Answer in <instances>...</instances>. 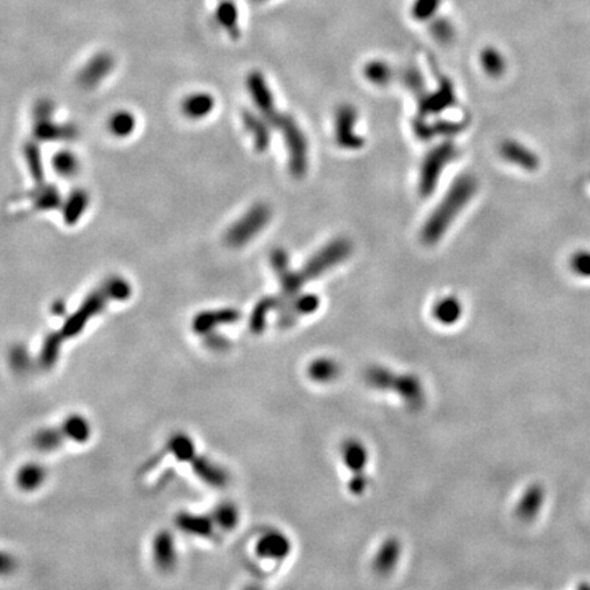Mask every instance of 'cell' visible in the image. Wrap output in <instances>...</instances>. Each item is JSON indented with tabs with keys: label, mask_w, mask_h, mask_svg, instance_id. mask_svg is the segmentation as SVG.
<instances>
[{
	"label": "cell",
	"mask_w": 590,
	"mask_h": 590,
	"mask_svg": "<svg viewBox=\"0 0 590 590\" xmlns=\"http://www.w3.org/2000/svg\"><path fill=\"white\" fill-rule=\"evenodd\" d=\"M129 295H130V286L122 279H114L105 284L103 288L91 294L84 301V304L78 307V310L74 312L63 323L59 332H52L44 339L41 352H40V364L47 369L52 368L56 364L62 345L66 340H70L71 338L79 335L85 328L86 323L94 316L103 312L107 302L123 301L129 298Z\"/></svg>",
	"instance_id": "1"
},
{
	"label": "cell",
	"mask_w": 590,
	"mask_h": 590,
	"mask_svg": "<svg viewBox=\"0 0 590 590\" xmlns=\"http://www.w3.org/2000/svg\"><path fill=\"white\" fill-rule=\"evenodd\" d=\"M475 190L477 182L472 175H462L451 185L442 203L426 220L421 231V239L425 245H435L442 239L458 213L472 200Z\"/></svg>",
	"instance_id": "2"
},
{
	"label": "cell",
	"mask_w": 590,
	"mask_h": 590,
	"mask_svg": "<svg viewBox=\"0 0 590 590\" xmlns=\"http://www.w3.org/2000/svg\"><path fill=\"white\" fill-rule=\"evenodd\" d=\"M276 127L281 129L283 134L286 148L288 152L290 172L294 178H302L307 174L309 165V148L302 129L298 126L295 119L287 114L281 117Z\"/></svg>",
	"instance_id": "3"
},
{
	"label": "cell",
	"mask_w": 590,
	"mask_h": 590,
	"mask_svg": "<svg viewBox=\"0 0 590 590\" xmlns=\"http://www.w3.org/2000/svg\"><path fill=\"white\" fill-rule=\"evenodd\" d=\"M458 156V148L451 141L442 142L435 146L428 155L421 165L418 190L423 197L430 195L437 188L442 172L452 160Z\"/></svg>",
	"instance_id": "4"
},
{
	"label": "cell",
	"mask_w": 590,
	"mask_h": 590,
	"mask_svg": "<svg viewBox=\"0 0 590 590\" xmlns=\"http://www.w3.org/2000/svg\"><path fill=\"white\" fill-rule=\"evenodd\" d=\"M271 208L267 204H256L236 222L226 234V241L230 246L239 248L249 243L255 236H259L271 220Z\"/></svg>",
	"instance_id": "5"
},
{
	"label": "cell",
	"mask_w": 590,
	"mask_h": 590,
	"mask_svg": "<svg viewBox=\"0 0 590 590\" xmlns=\"http://www.w3.org/2000/svg\"><path fill=\"white\" fill-rule=\"evenodd\" d=\"M353 246L352 242L346 238H336L321 248L310 260L307 261L305 268L301 271L304 278L309 281L320 276L327 269L346 260L352 255Z\"/></svg>",
	"instance_id": "6"
},
{
	"label": "cell",
	"mask_w": 590,
	"mask_h": 590,
	"mask_svg": "<svg viewBox=\"0 0 590 590\" xmlns=\"http://www.w3.org/2000/svg\"><path fill=\"white\" fill-rule=\"evenodd\" d=\"M248 88L253 97V101L260 111L261 117L265 119L271 126H278L282 114L276 111L275 100L271 94V89L264 78V75L259 71H253L248 77Z\"/></svg>",
	"instance_id": "7"
},
{
	"label": "cell",
	"mask_w": 590,
	"mask_h": 590,
	"mask_svg": "<svg viewBox=\"0 0 590 590\" xmlns=\"http://www.w3.org/2000/svg\"><path fill=\"white\" fill-rule=\"evenodd\" d=\"M357 110L350 104H343L335 114V140L343 149L357 150L364 146V139L355 133Z\"/></svg>",
	"instance_id": "8"
},
{
	"label": "cell",
	"mask_w": 590,
	"mask_h": 590,
	"mask_svg": "<svg viewBox=\"0 0 590 590\" xmlns=\"http://www.w3.org/2000/svg\"><path fill=\"white\" fill-rule=\"evenodd\" d=\"M455 100L456 97L451 81L447 78H443L440 79L439 88L435 92L425 94L418 98L420 117L428 118L430 115H437L452 107L455 104Z\"/></svg>",
	"instance_id": "9"
},
{
	"label": "cell",
	"mask_w": 590,
	"mask_h": 590,
	"mask_svg": "<svg viewBox=\"0 0 590 590\" xmlns=\"http://www.w3.org/2000/svg\"><path fill=\"white\" fill-rule=\"evenodd\" d=\"M152 556L155 565L160 571L168 572L174 570L178 555L175 548V540L168 530H162L155 536L152 543Z\"/></svg>",
	"instance_id": "10"
},
{
	"label": "cell",
	"mask_w": 590,
	"mask_h": 590,
	"mask_svg": "<svg viewBox=\"0 0 590 590\" xmlns=\"http://www.w3.org/2000/svg\"><path fill=\"white\" fill-rule=\"evenodd\" d=\"M546 499V492L543 484L536 482L532 484L520 499L518 507H517V515L520 520H536L544 507Z\"/></svg>",
	"instance_id": "11"
},
{
	"label": "cell",
	"mask_w": 590,
	"mask_h": 590,
	"mask_svg": "<svg viewBox=\"0 0 590 590\" xmlns=\"http://www.w3.org/2000/svg\"><path fill=\"white\" fill-rule=\"evenodd\" d=\"M271 262L272 267L275 268V271L278 272L281 281H282V286L283 290L287 294H293L295 291H298L304 282L307 281L302 275V272H293L290 271L288 267V256L283 249H276L274 250L272 256H271Z\"/></svg>",
	"instance_id": "12"
},
{
	"label": "cell",
	"mask_w": 590,
	"mask_h": 590,
	"mask_svg": "<svg viewBox=\"0 0 590 590\" xmlns=\"http://www.w3.org/2000/svg\"><path fill=\"white\" fill-rule=\"evenodd\" d=\"M59 429H60L66 442H74V443L88 442L89 437H91V433H92V428H91L89 421L79 414H72L70 417H68L59 425Z\"/></svg>",
	"instance_id": "13"
},
{
	"label": "cell",
	"mask_w": 590,
	"mask_h": 590,
	"mask_svg": "<svg viewBox=\"0 0 590 590\" xmlns=\"http://www.w3.org/2000/svg\"><path fill=\"white\" fill-rule=\"evenodd\" d=\"M243 123L250 136L253 137L255 146L257 150L264 152L268 149L271 142V133H269V123L253 113L245 111L243 113Z\"/></svg>",
	"instance_id": "14"
},
{
	"label": "cell",
	"mask_w": 590,
	"mask_h": 590,
	"mask_svg": "<svg viewBox=\"0 0 590 590\" xmlns=\"http://www.w3.org/2000/svg\"><path fill=\"white\" fill-rule=\"evenodd\" d=\"M46 478H47V470L41 465L34 463V462L21 466L15 475L17 485L25 492L39 489L46 482Z\"/></svg>",
	"instance_id": "15"
},
{
	"label": "cell",
	"mask_w": 590,
	"mask_h": 590,
	"mask_svg": "<svg viewBox=\"0 0 590 590\" xmlns=\"http://www.w3.org/2000/svg\"><path fill=\"white\" fill-rule=\"evenodd\" d=\"M236 319V310L231 309H223V310H213V312H204L198 314L193 321V331L197 333H205L212 330L214 324L229 323L234 321Z\"/></svg>",
	"instance_id": "16"
},
{
	"label": "cell",
	"mask_w": 590,
	"mask_h": 590,
	"mask_svg": "<svg viewBox=\"0 0 590 590\" xmlns=\"http://www.w3.org/2000/svg\"><path fill=\"white\" fill-rule=\"evenodd\" d=\"M177 526L189 534L210 537L212 533V522L201 515H193L189 513H181L177 515Z\"/></svg>",
	"instance_id": "17"
},
{
	"label": "cell",
	"mask_w": 590,
	"mask_h": 590,
	"mask_svg": "<svg viewBox=\"0 0 590 590\" xmlns=\"http://www.w3.org/2000/svg\"><path fill=\"white\" fill-rule=\"evenodd\" d=\"M216 20L222 27H224L231 37L239 36V13L238 7L231 0H222L216 8Z\"/></svg>",
	"instance_id": "18"
},
{
	"label": "cell",
	"mask_w": 590,
	"mask_h": 590,
	"mask_svg": "<svg viewBox=\"0 0 590 590\" xmlns=\"http://www.w3.org/2000/svg\"><path fill=\"white\" fill-rule=\"evenodd\" d=\"M214 100L208 94H195L184 101L182 110L191 119H201L212 113Z\"/></svg>",
	"instance_id": "19"
},
{
	"label": "cell",
	"mask_w": 590,
	"mask_h": 590,
	"mask_svg": "<svg viewBox=\"0 0 590 590\" xmlns=\"http://www.w3.org/2000/svg\"><path fill=\"white\" fill-rule=\"evenodd\" d=\"M480 62H481L482 70L485 71L492 78L501 77L507 69L506 58L503 56V53L500 51H497L494 47L482 49V52L480 55Z\"/></svg>",
	"instance_id": "20"
},
{
	"label": "cell",
	"mask_w": 590,
	"mask_h": 590,
	"mask_svg": "<svg viewBox=\"0 0 590 590\" xmlns=\"http://www.w3.org/2000/svg\"><path fill=\"white\" fill-rule=\"evenodd\" d=\"M500 153H501V156L506 160H508L511 163H515L517 165H520L523 168L534 167V156H533V153H530L526 148H523L518 142H504L501 145V148H500Z\"/></svg>",
	"instance_id": "21"
},
{
	"label": "cell",
	"mask_w": 590,
	"mask_h": 590,
	"mask_svg": "<svg viewBox=\"0 0 590 590\" xmlns=\"http://www.w3.org/2000/svg\"><path fill=\"white\" fill-rule=\"evenodd\" d=\"M190 465H191V469L203 481L211 485H222L224 482L223 473L220 472V469H217L208 459L195 455L190 461Z\"/></svg>",
	"instance_id": "22"
},
{
	"label": "cell",
	"mask_w": 590,
	"mask_h": 590,
	"mask_svg": "<svg viewBox=\"0 0 590 590\" xmlns=\"http://www.w3.org/2000/svg\"><path fill=\"white\" fill-rule=\"evenodd\" d=\"M65 442L66 440H65L59 426L58 428L41 429L34 435V439H33V443H34L36 449L39 451H43V452L55 451V449L62 447V444Z\"/></svg>",
	"instance_id": "23"
},
{
	"label": "cell",
	"mask_w": 590,
	"mask_h": 590,
	"mask_svg": "<svg viewBox=\"0 0 590 590\" xmlns=\"http://www.w3.org/2000/svg\"><path fill=\"white\" fill-rule=\"evenodd\" d=\"M167 449L178 461H184V462H186V461L190 462L197 455L195 451H194V444H193L191 439L185 433L174 435L167 444Z\"/></svg>",
	"instance_id": "24"
},
{
	"label": "cell",
	"mask_w": 590,
	"mask_h": 590,
	"mask_svg": "<svg viewBox=\"0 0 590 590\" xmlns=\"http://www.w3.org/2000/svg\"><path fill=\"white\" fill-rule=\"evenodd\" d=\"M364 74L366 77V79L375 85L383 86L390 84V81L392 79L394 71L390 68L388 63L383 62V60H372L369 63H366L365 69H364Z\"/></svg>",
	"instance_id": "25"
},
{
	"label": "cell",
	"mask_w": 590,
	"mask_h": 590,
	"mask_svg": "<svg viewBox=\"0 0 590 590\" xmlns=\"http://www.w3.org/2000/svg\"><path fill=\"white\" fill-rule=\"evenodd\" d=\"M111 66H113L111 59L107 55H100L95 59H92L89 66L82 71V79L85 81L86 85L96 84L97 81L104 78V75L110 71Z\"/></svg>",
	"instance_id": "26"
},
{
	"label": "cell",
	"mask_w": 590,
	"mask_h": 590,
	"mask_svg": "<svg viewBox=\"0 0 590 590\" xmlns=\"http://www.w3.org/2000/svg\"><path fill=\"white\" fill-rule=\"evenodd\" d=\"M443 0H413L411 15L418 23H428L435 18Z\"/></svg>",
	"instance_id": "27"
},
{
	"label": "cell",
	"mask_w": 590,
	"mask_h": 590,
	"mask_svg": "<svg viewBox=\"0 0 590 590\" xmlns=\"http://www.w3.org/2000/svg\"><path fill=\"white\" fill-rule=\"evenodd\" d=\"M402 82L417 98L425 95L424 77L417 68H414V66L406 68L404 71L402 72Z\"/></svg>",
	"instance_id": "28"
},
{
	"label": "cell",
	"mask_w": 590,
	"mask_h": 590,
	"mask_svg": "<svg viewBox=\"0 0 590 590\" xmlns=\"http://www.w3.org/2000/svg\"><path fill=\"white\" fill-rule=\"evenodd\" d=\"M430 34L440 44H449L455 39V27L447 18L437 17L430 23Z\"/></svg>",
	"instance_id": "29"
},
{
	"label": "cell",
	"mask_w": 590,
	"mask_h": 590,
	"mask_svg": "<svg viewBox=\"0 0 590 590\" xmlns=\"http://www.w3.org/2000/svg\"><path fill=\"white\" fill-rule=\"evenodd\" d=\"M568 265L575 276L582 279H590V250H577L570 257Z\"/></svg>",
	"instance_id": "30"
},
{
	"label": "cell",
	"mask_w": 590,
	"mask_h": 590,
	"mask_svg": "<svg viewBox=\"0 0 590 590\" xmlns=\"http://www.w3.org/2000/svg\"><path fill=\"white\" fill-rule=\"evenodd\" d=\"M134 126H136V119L126 111L115 114L110 120V129L118 137H126L132 134L134 130Z\"/></svg>",
	"instance_id": "31"
},
{
	"label": "cell",
	"mask_w": 590,
	"mask_h": 590,
	"mask_svg": "<svg viewBox=\"0 0 590 590\" xmlns=\"http://www.w3.org/2000/svg\"><path fill=\"white\" fill-rule=\"evenodd\" d=\"M53 167L62 177H71L78 167V160L70 152H59L53 158Z\"/></svg>",
	"instance_id": "32"
},
{
	"label": "cell",
	"mask_w": 590,
	"mask_h": 590,
	"mask_svg": "<svg viewBox=\"0 0 590 590\" xmlns=\"http://www.w3.org/2000/svg\"><path fill=\"white\" fill-rule=\"evenodd\" d=\"M436 314L442 320L452 321L461 314V304L455 298H446L436 307Z\"/></svg>",
	"instance_id": "33"
},
{
	"label": "cell",
	"mask_w": 590,
	"mask_h": 590,
	"mask_svg": "<svg viewBox=\"0 0 590 590\" xmlns=\"http://www.w3.org/2000/svg\"><path fill=\"white\" fill-rule=\"evenodd\" d=\"M86 207V195L82 193H75L70 197V201L68 204V210L65 212V217L70 220H78L79 214L84 212Z\"/></svg>",
	"instance_id": "34"
},
{
	"label": "cell",
	"mask_w": 590,
	"mask_h": 590,
	"mask_svg": "<svg viewBox=\"0 0 590 590\" xmlns=\"http://www.w3.org/2000/svg\"><path fill=\"white\" fill-rule=\"evenodd\" d=\"M463 124L461 122L442 119L436 123H432V130L435 136H454L462 130Z\"/></svg>",
	"instance_id": "35"
},
{
	"label": "cell",
	"mask_w": 590,
	"mask_h": 590,
	"mask_svg": "<svg viewBox=\"0 0 590 590\" xmlns=\"http://www.w3.org/2000/svg\"><path fill=\"white\" fill-rule=\"evenodd\" d=\"M17 568V560L6 551H0V577L10 575Z\"/></svg>",
	"instance_id": "36"
},
{
	"label": "cell",
	"mask_w": 590,
	"mask_h": 590,
	"mask_svg": "<svg viewBox=\"0 0 590 590\" xmlns=\"http://www.w3.org/2000/svg\"><path fill=\"white\" fill-rule=\"evenodd\" d=\"M216 520L217 523L223 527H230L234 525V520H236V513L230 508V507H220L216 511Z\"/></svg>",
	"instance_id": "37"
},
{
	"label": "cell",
	"mask_w": 590,
	"mask_h": 590,
	"mask_svg": "<svg viewBox=\"0 0 590 590\" xmlns=\"http://www.w3.org/2000/svg\"><path fill=\"white\" fill-rule=\"evenodd\" d=\"M253 1H256V3H264V1H267V0H253Z\"/></svg>",
	"instance_id": "38"
}]
</instances>
